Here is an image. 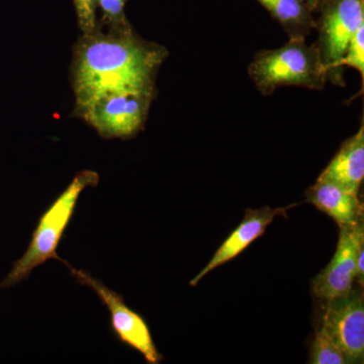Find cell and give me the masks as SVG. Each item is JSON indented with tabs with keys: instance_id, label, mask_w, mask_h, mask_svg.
I'll return each mask as SVG.
<instances>
[{
	"instance_id": "8fae6325",
	"label": "cell",
	"mask_w": 364,
	"mask_h": 364,
	"mask_svg": "<svg viewBox=\"0 0 364 364\" xmlns=\"http://www.w3.org/2000/svg\"><path fill=\"white\" fill-rule=\"evenodd\" d=\"M364 178V127L347 139L318 181L331 182L359 195Z\"/></svg>"
},
{
	"instance_id": "9c48e42d",
	"label": "cell",
	"mask_w": 364,
	"mask_h": 364,
	"mask_svg": "<svg viewBox=\"0 0 364 364\" xmlns=\"http://www.w3.org/2000/svg\"><path fill=\"white\" fill-rule=\"evenodd\" d=\"M294 205H289L287 208H272L265 205V207L258 208V210H252V208L246 210L243 221L232 232L226 240L223 242L222 245L214 254L207 267L203 268L195 279H191V286L196 287L208 273L225 264L228 261L237 257L251 243L257 240L259 237L265 233V230L274 221L275 218L279 217V215H286L287 210L294 207Z\"/></svg>"
},
{
	"instance_id": "5b68a950",
	"label": "cell",
	"mask_w": 364,
	"mask_h": 364,
	"mask_svg": "<svg viewBox=\"0 0 364 364\" xmlns=\"http://www.w3.org/2000/svg\"><path fill=\"white\" fill-rule=\"evenodd\" d=\"M320 11L318 42L328 78L338 83L341 60L354 33L364 26V0H327Z\"/></svg>"
},
{
	"instance_id": "30bf717a",
	"label": "cell",
	"mask_w": 364,
	"mask_h": 364,
	"mask_svg": "<svg viewBox=\"0 0 364 364\" xmlns=\"http://www.w3.org/2000/svg\"><path fill=\"white\" fill-rule=\"evenodd\" d=\"M306 202L331 217L340 227H350L363 220V205L359 195L331 183L317 181L306 191Z\"/></svg>"
},
{
	"instance_id": "3957f363",
	"label": "cell",
	"mask_w": 364,
	"mask_h": 364,
	"mask_svg": "<svg viewBox=\"0 0 364 364\" xmlns=\"http://www.w3.org/2000/svg\"><path fill=\"white\" fill-rule=\"evenodd\" d=\"M248 73L263 95H272L280 86L322 90L328 80L318 45H306L303 37H291L279 49L260 52L249 66Z\"/></svg>"
},
{
	"instance_id": "e0dca14e",
	"label": "cell",
	"mask_w": 364,
	"mask_h": 364,
	"mask_svg": "<svg viewBox=\"0 0 364 364\" xmlns=\"http://www.w3.org/2000/svg\"><path fill=\"white\" fill-rule=\"evenodd\" d=\"M303 1L312 13H315V11H318V9H321V6H322L327 0H303Z\"/></svg>"
},
{
	"instance_id": "52a82bcc",
	"label": "cell",
	"mask_w": 364,
	"mask_h": 364,
	"mask_svg": "<svg viewBox=\"0 0 364 364\" xmlns=\"http://www.w3.org/2000/svg\"><path fill=\"white\" fill-rule=\"evenodd\" d=\"M322 323L344 354L347 363H363V287L326 303Z\"/></svg>"
},
{
	"instance_id": "2e32d148",
	"label": "cell",
	"mask_w": 364,
	"mask_h": 364,
	"mask_svg": "<svg viewBox=\"0 0 364 364\" xmlns=\"http://www.w3.org/2000/svg\"><path fill=\"white\" fill-rule=\"evenodd\" d=\"M78 25L85 35L97 31V0H73Z\"/></svg>"
},
{
	"instance_id": "8992f818",
	"label": "cell",
	"mask_w": 364,
	"mask_h": 364,
	"mask_svg": "<svg viewBox=\"0 0 364 364\" xmlns=\"http://www.w3.org/2000/svg\"><path fill=\"white\" fill-rule=\"evenodd\" d=\"M67 267L78 282L90 287L102 299L111 314L112 331L119 341L140 352L148 363H160L162 356L153 341L149 326L138 313L126 305L123 296L105 286L102 282L91 277L87 272L76 269L69 264Z\"/></svg>"
},
{
	"instance_id": "ba28073f",
	"label": "cell",
	"mask_w": 364,
	"mask_h": 364,
	"mask_svg": "<svg viewBox=\"0 0 364 364\" xmlns=\"http://www.w3.org/2000/svg\"><path fill=\"white\" fill-rule=\"evenodd\" d=\"M364 241V224L340 227L339 240L332 260L313 279V293L321 301H331L346 296L356 279L358 249Z\"/></svg>"
},
{
	"instance_id": "6da1fadb",
	"label": "cell",
	"mask_w": 364,
	"mask_h": 364,
	"mask_svg": "<svg viewBox=\"0 0 364 364\" xmlns=\"http://www.w3.org/2000/svg\"><path fill=\"white\" fill-rule=\"evenodd\" d=\"M166 55L164 48L136 38L130 26L109 35H85L72 66L76 111L111 93L153 92Z\"/></svg>"
},
{
	"instance_id": "7a4b0ae2",
	"label": "cell",
	"mask_w": 364,
	"mask_h": 364,
	"mask_svg": "<svg viewBox=\"0 0 364 364\" xmlns=\"http://www.w3.org/2000/svg\"><path fill=\"white\" fill-rule=\"evenodd\" d=\"M98 181L100 176L91 170L76 174L63 193L41 215L28 248L0 282V289H9L20 284L48 260H61L57 248L75 212L79 196L85 188L97 186Z\"/></svg>"
},
{
	"instance_id": "9a60e30c",
	"label": "cell",
	"mask_w": 364,
	"mask_h": 364,
	"mask_svg": "<svg viewBox=\"0 0 364 364\" xmlns=\"http://www.w3.org/2000/svg\"><path fill=\"white\" fill-rule=\"evenodd\" d=\"M127 0H97V6L102 11L105 21L112 25L114 30L129 28L124 16Z\"/></svg>"
},
{
	"instance_id": "4fadbf2b",
	"label": "cell",
	"mask_w": 364,
	"mask_h": 364,
	"mask_svg": "<svg viewBox=\"0 0 364 364\" xmlns=\"http://www.w3.org/2000/svg\"><path fill=\"white\" fill-rule=\"evenodd\" d=\"M311 363L313 364H345L347 363L344 354L335 343L331 335L321 323L316 332L315 339L311 349Z\"/></svg>"
},
{
	"instance_id": "5bb4252c",
	"label": "cell",
	"mask_w": 364,
	"mask_h": 364,
	"mask_svg": "<svg viewBox=\"0 0 364 364\" xmlns=\"http://www.w3.org/2000/svg\"><path fill=\"white\" fill-rule=\"evenodd\" d=\"M341 67H353L356 70L360 72L361 75L364 74V26L354 33L353 37L348 46L343 59L340 63Z\"/></svg>"
},
{
	"instance_id": "277c9868",
	"label": "cell",
	"mask_w": 364,
	"mask_h": 364,
	"mask_svg": "<svg viewBox=\"0 0 364 364\" xmlns=\"http://www.w3.org/2000/svg\"><path fill=\"white\" fill-rule=\"evenodd\" d=\"M153 92L111 93L78 112L105 139L132 138L142 129Z\"/></svg>"
},
{
	"instance_id": "7c38bea8",
	"label": "cell",
	"mask_w": 364,
	"mask_h": 364,
	"mask_svg": "<svg viewBox=\"0 0 364 364\" xmlns=\"http://www.w3.org/2000/svg\"><path fill=\"white\" fill-rule=\"evenodd\" d=\"M291 37L305 38L317 26L303 0H257Z\"/></svg>"
}]
</instances>
